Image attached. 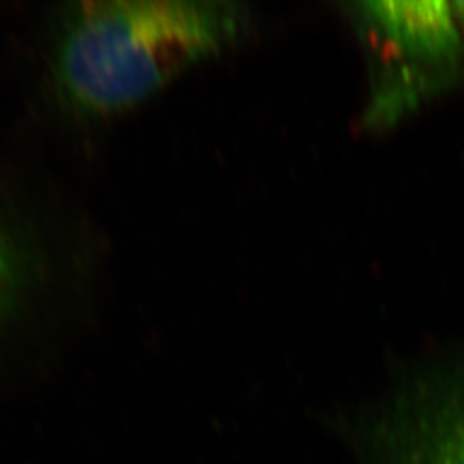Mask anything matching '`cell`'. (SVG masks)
Wrapping results in <instances>:
<instances>
[{"mask_svg":"<svg viewBox=\"0 0 464 464\" xmlns=\"http://www.w3.org/2000/svg\"><path fill=\"white\" fill-rule=\"evenodd\" d=\"M346 430L362 464H464V358L411 373Z\"/></svg>","mask_w":464,"mask_h":464,"instance_id":"cell-2","label":"cell"},{"mask_svg":"<svg viewBox=\"0 0 464 464\" xmlns=\"http://www.w3.org/2000/svg\"><path fill=\"white\" fill-rule=\"evenodd\" d=\"M236 2L86 0L67 11L53 55V80L83 116H111L140 103L248 30Z\"/></svg>","mask_w":464,"mask_h":464,"instance_id":"cell-1","label":"cell"},{"mask_svg":"<svg viewBox=\"0 0 464 464\" xmlns=\"http://www.w3.org/2000/svg\"><path fill=\"white\" fill-rule=\"evenodd\" d=\"M356 7L366 26L402 57L450 63L463 49V34L450 2L382 0L362 2Z\"/></svg>","mask_w":464,"mask_h":464,"instance_id":"cell-3","label":"cell"},{"mask_svg":"<svg viewBox=\"0 0 464 464\" xmlns=\"http://www.w3.org/2000/svg\"><path fill=\"white\" fill-rule=\"evenodd\" d=\"M17 270L16 253L9 245L7 237L0 232V310L9 301L16 287Z\"/></svg>","mask_w":464,"mask_h":464,"instance_id":"cell-4","label":"cell"},{"mask_svg":"<svg viewBox=\"0 0 464 464\" xmlns=\"http://www.w3.org/2000/svg\"><path fill=\"white\" fill-rule=\"evenodd\" d=\"M452 4V9H454V14H456V19H458V23H459V28H461V34H463L464 40V2H450Z\"/></svg>","mask_w":464,"mask_h":464,"instance_id":"cell-5","label":"cell"}]
</instances>
